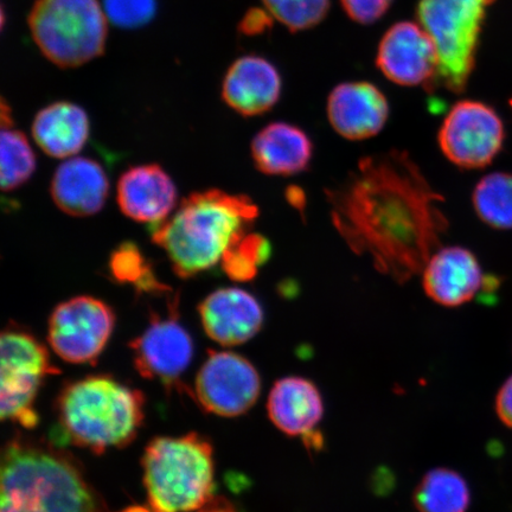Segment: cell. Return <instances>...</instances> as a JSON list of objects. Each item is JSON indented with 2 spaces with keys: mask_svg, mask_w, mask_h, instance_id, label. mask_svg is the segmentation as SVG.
Here are the masks:
<instances>
[{
  "mask_svg": "<svg viewBox=\"0 0 512 512\" xmlns=\"http://www.w3.org/2000/svg\"><path fill=\"white\" fill-rule=\"evenodd\" d=\"M332 223L352 252L405 284L438 251L448 222L444 202L407 152L360 160L342 184L325 191Z\"/></svg>",
  "mask_w": 512,
  "mask_h": 512,
  "instance_id": "6da1fadb",
  "label": "cell"
},
{
  "mask_svg": "<svg viewBox=\"0 0 512 512\" xmlns=\"http://www.w3.org/2000/svg\"><path fill=\"white\" fill-rule=\"evenodd\" d=\"M258 216V206L245 195L217 189L194 192L165 220L151 224V238L168 255L178 277L189 279L221 264L223 254Z\"/></svg>",
  "mask_w": 512,
  "mask_h": 512,
  "instance_id": "7a4b0ae2",
  "label": "cell"
},
{
  "mask_svg": "<svg viewBox=\"0 0 512 512\" xmlns=\"http://www.w3.org/2000/svg\"><path fill=\"white\" fill-rule=\"evenodd\" d=\"M0 512H105V503L70 454L18 437L3 448Z\"/></svg>",
  "mask_w": 512,
  "mask_h": 512,
  "instance_id": "3957f363",
  "label": "cell"
},
{
  "mask_svg": "<svg viewBox=\"0 0 512 512\" xmlns=\"http://www.w3.org/2000/svg\"><path fill=\"white\" fill-rule=\"evenodd\" d=\"M144 402L139 390L108 376H89L62 390L57 415L70 443L101 454L136 438Z\"/></svg>",
  "mask_w": 512,
  "mask_h": 512,
  "instance_id": "277c9868",
  "label": "cell"
},
{
  "mask_svg": "<svg viewBox=\"0 0 512 512\" xmlns=\"http://www.w3.org/2000/svg\"><path fill=\"white\" fill-rule=\"evenodd\" d=\"M143 469L153 512H192L214 497L213 446L196 433L152 440Z\"/></svg>",
  "mask_w": 512,
  "mask_h": 512,
  "instance_id": "5b68a950",
  "label": "cell"
},
{
  "mask_svg": "<svg viewBox=\"0 0 512 512\" xmlns=\"http://www.w3.org/2000/svg\"><path fill=\"white\" fill-rule=\"evenodd\" d=\"M495 0H419V24L431 36L439 56L434 86L463 93L469 83L480 34Z\"/></svg>",
  "mask_w": 512,
  "mask_h": 512,
  "instance_id": "8992f818",
  "label": "cell"
},
{
  "mask_svg": "<svg viewBox=\"0 0 512 512\" xmlns=\"http://www.w3.org/2000/svg\"><path fill=\"white\" fill-rule=\"evenodd\" d=\"M29 27L37 47L57 67H80L104 54L107 21L99 0H37Z\"/></svg>",
  "mask_w": 512,
  "mask_h": 512,
  "instance_id": "52a82bcc",
  "label": "cell"
},
{
  "mask_svg": "<svg viewBox=\"0 0 512 512\" xmlns=\"http://www.w3.org/2000/svg\"><path fill=\"white\" fill-rule=\"evenodd\" d=\"M2 349V419L32 428L38 418L34 401L44 377L59 373L51 366L44 345L30 332L11 325L0 341Z\"/></svg>",
  "mask_w": 512,
  "mask_h": 512,
  "instance_id": "ba28073f",
  "label": "cell"
},
{
  "mask_svg": "<svg viewBox=\"0 0 512 512\" xmlns=\"http://www.w3.org/2000/svg\"><path fill=\"white\" fill-rule=\"evenodd\" d=\"M505 140L504 124L494 108L475 100L457 102L441 125V152L458 168L483 169L494 162Z\"/></svg>",
  "mask_w": 512,
  "mask_h": 512,
  "instance_id": "9c48e42d",
  "label": "cell"
},
{
  "mask_svg": "<svg viewBox=\"0 0 512 512\" xmlns=\"http://www.w3.org/2000/svg\"><path fill=\"white\" fill-rule=\"evenodd\" d=\"M115 316L110 306L89 296L67 300L49 318L51 348L69 363L94 362L112 335Z\"/></svg>",
  "mask_w": 512,
  "mask_h": 512,
  "instance_id": "30bf717a",
  "label": "cell"
},
{
  "mask_svg": "<svg viewBox=\"0 0 512 512\" xmlns=\"http://www.w3.org/2000/svg\"><path fill=\"white\" fill-rule=\"evenodd\" d=\"M196 396L206 411L234 418L254 406L261 392L258 370L234 352H208L196 379Z\"/></svg>",
  "mask_w": 512,
  "mask_h": 512,
  "instance_id": "8fae6325",
  "label": "cell"
},
{
  "mask_svg": "<svg viewBox=\"0 0 512 512\" xmlns=\"http://www.w3.org/2000/svg\"><path fill=\"white\" fill-rule=\"evenodd\" d=\"M377 68L395 85L424 86L431 91L437 78V47L419 23L399 22L383 35L376 55Z\"/></svg>",
  "mask_w": 512,
  "mask_h": 512,
  "instance_id": "7c38bea8",
  "label": "cell"
},
{
  "mask_svg": "<svg viewBox=\"0 0 512 512\" xmlns=\"http://www.w3.org/2000/svg\"><path fill=\"white\" fill-rule=\"evenodd\" d=\"M177 306L178 296L169 300V317L153 315L149 328L130 344L139 374L166 386H174L194 352L188 332L177 322Z\"/></svg>",
  "mask_w": 512,
  "mask_h": 512,
  "instance_id": "4fadbf2b",
  "label": "cell"
},
{
  "mask_svg": "<svg viewBox=\"0 0 512 512\" xmlns=\"http://www.w3.org/2000/svg\"><path fill=\"white\" fill-rule=\"evenodd\" d=\"M422 285L433 302L446 307L470 303L479 293H494L499 283L485 275L469 249L439 248L422 271Z\"/></svg>",
  "mask_w": 512,
  "mask_h": 512,
  "instance_id": "5bb4252c",
  "label": "cell"
},
{
  "mask_svg": "<svg viewBox=\"0 0 512 512\" xmlns=\"http://www.w3.org/2000/svg\"><path fill=\"white\" fill-rule=\"evenodd\" d=\"M326 113L330 125L348 140H366L379 134L389 119V102L373 83L344 82L332 89Z\"/></svg>",
  "mask_w": 512,
  "mask_h": 512,
  "instance_id": "9a60e30c",
  "label": "cell"
},
{
  "mask_svg": "<svg viewBox=\"0 0 512 512\" xmlns=\"http://www.w3.org/2000/svg\"><path fill=\"white\" fill-rule=\"evenodd\" d=\"M198 311L207 335L223 347L251 341L264 325L258 299L241 288H220L203 300Z\"/></svg>",
  "mask_w": 512,
  "mask_h": 512,
  "instance_id": "2e32d148",
  "label": "cell"
},
{
  "mask_svg": "<svg viewBox=\"0 0 512 512\" xmlns=\"http://www.w3.org/2000/svg\"><path fill=\"white\" fill-rule=\"evenodd\" d=\"M281 88L283 82L274 64L264 57L248 55L228 69L222 83V98L243 117H256L278 104Z\"/></svg>",
  "mask_w": 512,
  "mask_h": 512,
  "instance_id": "e0dca14e",
  "label": "cell"
},
{
  "mask_svg": "<svg viewBox=\"0 0 512 512\" xmlns=\"http://www.w3.org/2000/svg\"><path fill=\"white\" fill-rule=\"evenodd\" d=\"M118 204L130 219L155 224L174 213L176 185L162 166H133L119 179Z\"/></svg>",
  "mask_w": 512,
  "mask_h": 512,
  "instance_id": "ac0fdd59",
  "label": "cell"
},
{
  "mask_svg": "<svg viewBox=\"0 0 512 512\" xmlns=\"http://www.w3.org/2000/svg\"><path fill=\"white\" fill-rule=\"evenodd\" d=\"M110 183L102 166L93 159L72 157L56 169L50 194L63 213L92 216L104 208Z\"/></svg>",
  "mask_w": 512,
  "mask_h": 512,
  "instance_id": "d6986e66",
  "label": "cell"
},
{
  "mask_svg": "<svg viewBox=\"0 0 512 512\" xmlns=\"http://www.w3.org/2000/svg\"><path fill=\"white\" fill-rule=\"evenodd\" d=\"M267 412L274 426L288 437H304L323 419L322 394L312 381L288 376L274 383Z\"/></svg>",
  "mask_w": 512,
  "mask_h": 512,
  "instance_id": "ffe728a7",
  "label": "cell"
},
{
  "mask_svg": "<svg viewBox=\"0 0 512 512\" xmlns=\"http://www.w3.org/2000/svg\"><path fill=\"white\" fill-rule=\"evenodd\" d=\"M256 169L268 176L302 174L311 164L313 143L296 125L272 123L262 128L252 142Z\"/></svg>",
  "mask_w": 512,
  "mask_h": 512,
  "instance_id": "44dd1931",
  "label": "cell"
},
{
  "mask_svg": "<svg viewBox=\"0 0 512 512\" xmlns=\"http://www.w3.org/2000/svg\"><path fill=\"white\" fill-rule=\"evenodd\" d=\"M32 137L48 156L72 158L87 143L88 115L72 102H55L37 113L32 123Z\"/></svg>",
  "mask_w": 512,
  "mask_h": 512,
  "instance_id": "7402d4cb",
  "label": "cell"
},
{
  "mask_svg": "<svg viewBox=\"0 0 512 512\" xmlns=\"http://www.w3.org/2000/svg\"><path fill=\"white\" fill-rule=\"evenodd\" d=\"M413 501L419 512H467L471 492L462 475L439 467L422 477L414 491Z\"/></svg>",
  "mask_w": 512,
  "mask_h": 512,
  "instance_id": "603a6c76",
  "label": "cell"
},
{
  "mask_svg": "<svg viewBox=\"0 0 512 512\" xmlns=\"http://www.w3.org/2000/svg\"><path fill=\"white\" fill-rule=\"evenodd\" d=\"M479 219L495 229H512V174L494 172L476 185L472 196Z\"/></svg>",
  "mask_w": 512,
  "mask_h": 512,
  "instance_id": "cb8c5ba5",
  "label": "cell"
},
{
  "mask_svg": "<svg viewBox=\"0 0 512 512\" xmlns=\"http://www.w3.org/2000/svg\"><path fill=\"white\" fill-rule=\"evenodd\" d=\"M0 181L4 191H14L27 183L36 170V157L21 131L2 128L0 138Z\"/></svg>",
  "mask_w": 512,
  "mask_h": 512,
  "instance_id": "d4e9b609",
  "label": "cell"
},
{
  "mask_svg": "<svg viewBox=\"0 0 512 512\" xmlns=\"http://www.w3.org/2000/svg\"><path fill=\"white\" fill-rule=\"evenodd\" d=\"M110 272L119 284L132 285L140 293H166L171 288L159 283L149 261L133 242L115 248L110 259Z\"/></svg>",
  "mask_w": 512,
  "mask_h": 512,
  "instance_id": "484cf974",
  "label": "cell"
},
{
  "mask_svg": "<svg viewBox=\"0 0 512 512\" xmlns=\"http://www.w3.org/2000/svg\"><path fill=\"white\" fill-rule=\"evenodd\" d=\"M272 247L265 236L246 233L223 254L224 273L238 283H247L258 275L259 268L271 258Z\"/></svg>",
  "mask_w": 512,
  "mask_h": 512,
  "instance_id": "4316f807",
  "label": "cell"
},
{
  "mask_svg": "<svg viewBox=\"0 0 512 512\" xmlns=\"http://www.w3.org/2000/svg\"><path fill=\"white\" fill-rule=\"evenodd\" d=\"M273 18L291 31L316 27L330 9V0H262Z\"/></svg>",
  "mask_w": 512,
  "mask_h": 512,
  "instance_id": "83f0119b",
  "label": "cell"
},
{
  "mask_svg": "<svg viewBox=\"0 0 512 512\" xmlns=\"http://www.w3.org/2000/svg\"><path fill=\"white\" fill-rule=\"evenodd\" d=\"M107 18L119 28L136 29L156 15L157 0H104Z\"/></svg>",
  "mask_w": 512,
  "mask_h": 512,
  "instance_id": "f1b7e54d",
  "label": "cell"
},
{
  "mask_svg": "<svg viewBox=\"0 0 512 512\" xmlns=\"http://www.w3.org/2000/svg\"><path fill=\"white\" fill-rule=\"evenodd\" d=\"M339 2L352 21L371 24L386 15L393 0H339Z\"/></svg>",
  "mask_w": 512,
  "mask_h": 512,
  "instance_id": "f546056e",
  "label": "cell"
},
{
  "mask_svg": "<svg viewBox=\"0 0 512 512\" xmlns=\"http://www.w3.org/2000/svg\"><path fill=\"white\" fill-rule=\"evenodd\" d=\"M270 27L271 17L266 11L260 9L249 10L240 23V31L248 36L262 34Z\"/></svg>",
  "mask_w": 512,
  "mask_h": 512,
  "instance_id": "4dcf8cb0",
  "label": "cell"
},
{
  "mask_svg": "<svg viewBox=\"0 0 512 512\" xmlns=\"http://www.w3.org/2000/svg\"><path fill=\"white\" fill-rule=\"evenodd\" d=\"M495 406L499 420L505 426L512 428V376L499 389Z\"/></svg>",
  "mask_w": 512,
  "mask_h": 512,
  "instance_id": "1f68e13d",
  "label": "cell"
},
{
  "mask_svg": "<svg viewBox=\"0 0 512 512\" xmlns=\"http://www.w3.org/2000/svg\"><path fill=\"white\" fill-rule=\"evenodd\" d=\"M192 512H239L227 498L214 496L201 509Z\"/></svg>",
  "mask_w": 512,
  "mask_h": 512,
  "instance_id": "d6a6232c",
  "label": "cell"
},
{
  "mask_svg": "<svg viewBox=\"0 0 512 512\" xmlns=\"http://www.w3.org/2000/svg\"><path fill=\"white\" fill-rule=\"evenodd\" d=\"M510 106H511V108H512V99L510 100Z\"/></svg>",
  "mask_w": 512,
  "mask_h": 512,
  "instance_id": "836d02e7",
  "label": "cell"
}]
</instances>
